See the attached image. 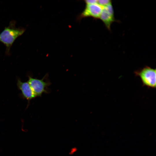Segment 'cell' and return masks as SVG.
I'll return each instance as SVG.
<instances>
[{"instance_id": "cell-1", "label": "cell", "mask_w": 156, "mask_h": 156, "mask_svg": "<svg viewBox=\"0 0 156 156\" xmlns=\"http://www.w3.org/2000/svg\"><path fill=\"white\" fill-rule=\"evenodd\" d=\"M16 24L15 21H11L9 25L5 27L0 33V42L5 46V53L8 55L10 54L11 47L15 40L22 35L26 30L22 27L17 28Z\"/></svg>"}, {"instance_id": "cell-2", "label": "cell", "mask_w": 156, "mask_h": 156, "mask_svg": "<svg viewBox=\"0 0 156 156\" xmlns=\"http://www.w3.org/2000/svg\"><path fill=\"white\" fill-rule=\"evenodd\" d=\"M156 69L146 66L142 69L136 70L134 73L140 77L143 86L148 88H155Z\"/></svg>"}, {"instance_id": "cell-3", "label": "cell", "mask_w": 156, "mask_h": 156, "mask_svg": "<svg viewBox=\"0 0 156 156\" xmlns=\"http://www.w3.org/2000/svg\"><path fill=\"white\" fill-rule=\"evenodd\" d=\"M36 97L40 96L46 92L45 88L49 83L44 81V79H40L29 76L27 81Z\"/></svg>"}, {"instance_id": "cell-4", "label": "cell", "mask_w": 156, "mask_h": 156, "mask_svg": "<svg viewBox=\"0 0 156 156\" xmlns=\"http://www.w3.org/2000/svg\"><path fill=\"white\" fill-rule=\"evenodd\" d=\"M99 18L103 22L106 27L110 30L111 24L115 21L112 3L103 8Z\"/></svg>"}, {"instance_id": "cell-5", "label": "cell", "mask_w": 156, "mask_h": 156, "mask_svg": "<svg viewBox=\"0 0 156 156\" xmlns=\"http://www.w3.org/2000/svg\"><path fill=\"white\" fill-rule=\"evenodd\" d=\"M103 7L97 3L86 4L84 10L81 14L82 17H91L94 18H99Z\"/></svg>"}, {"instance_id": "cell-6", "label": "cell", "mask_w": 156, "mask_h": 156, "mask_svg": "<svg viewBox=\"0 0 156 156\" xmlns=\"http://www.w3.org/2000/svg\"><path fill=\"white\" fill-rule=\"evenodd\" d=\"M18 88L21 91L23 97L29 101L36 96L28 82H23L19 79L17 81Z\"/></svg>"}, {"instance_id": "cell-7", "label": "cell", "mask_w": 156, "mask_h": 156, "mask_svg": "<svg viewBox=\"0 0 156 156\" xmlns=\"http://www.w3.org/2000/svg\"><path fill=\"white\" fill-rule=\"evenodd\" d=\"M112 3L110 0H97V3L103 8L108 5Z\"/></svg>"}, {"instance_id": "cell-8", "label": "cell", "mask_w": 156, "mask_h": 156, "mask_svg": "<svg viewBox=\"0 0 156 156\" xmlns=\"http://www.w3.org/2000/svg\"><path fill=\"white\" fill-rule=\"evenodd\" d=\"M85 2L86 4H93L97 3V0H85Z\"/></svg>"}]
</instances>
